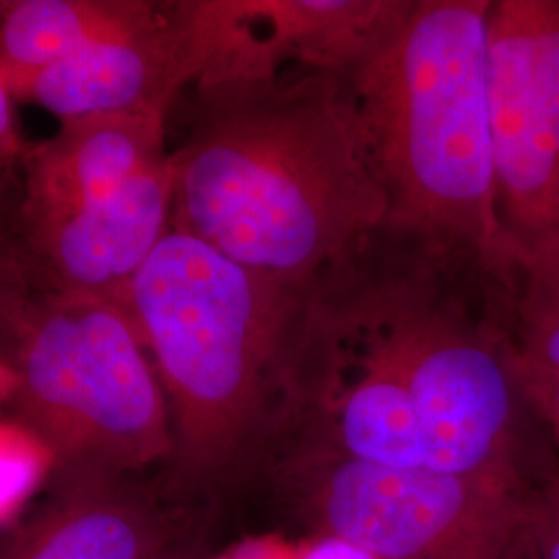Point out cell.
Segmentation results:
<instances>
[{"label":"cell","instance_id":"obj_14","mask_svg":"<svg viewBox=\"0 0 559 559\" xmlns=\"http://www.w3.org/2000/svg\"><path fill=\"white\" fill-rule=\"evenodd\" d=\"M160 0H7L0 2V80L11 96L90 41L150 20Z\"/></svg>","mask_w":559,"mask_h":559},{"label":"cell","instance_id":"obj_13","mask_svg":"<svg viewBox=\"0 0 559 559\" xmlns=\"http://www.w3.org/2000/svg\"><path fill=\"white\" fill-rule=\"evenodd\" d=\"M510 247L508 360L559 456V230Z\"/></svg>","mask_w":559,"mask_h":559},{"label":"cell","instance_id":"obj_1","mask_svg":"<svg viewBox=\"0 0 559 559\" xmlns=\"http://www.w3.org/2000/svg\"><path fill=\"white\" fill-rule=\"evenodd\" d=\"M506 272L385 224L309 288L295 388L399 406L431 471L528 485L549 443L508 360Z\"/></svg>","mask_w":559,"mask_h":559},{"label":"cell","instance_id":"obj_6","mask_svg":"<svg viewBox=\"0 0 559 559\" xmlns=\"http://www.w3.org/2000/svg\"><path fill=\"white\" fill-rule=\"evenodd\" d=\"M258 479L305 506L320 535L376 559H512L537 493L501 480L353 459L300 431L280 436Z\"/></svg>","mask_w":559,"mask_h":559},{"label":"cell","instance_id":"obj_11","mask_svg":"<svg viewBox=\"0 0 559 559\" xmlns=\"http://www.w3.org/2000/svg\"><path fill=\"white\" fill-rule=\"evenodd\" d=\"M173 540V520L141 477L67 475L0 539V559H152Z\"/></svg>","mask_w":559,"mask_h":559},{"label":"cell","instance_id":"obj_12","mask_svg":"<svg viewBox=\"0 0 559 559\" xmlns=\"http://www.w3.org/2000/svg\"><path fill=\"white\" fill-rule=\"evenodd\" d=\"M168 117L110 112L62 120L59 131L29 143L17 216L62 212L117 193L168 160Z\"/></svg>","mask_w":559,"mask_h":559},{"label":"cell","instance_id":"obj_7","mask_svg":"<svg viewBox=\"0 0 559 559\" xmlns=\"http://www.w3.org/2000/svg\"><path fill=\"white\" fill-rule=\"evenodd\" d=\"M487 104L506 239L559 230V0H491Z\"/></svg>","mask_w":559,"mask_h":559},{"label":"cell","instance_id":"obj_15","mask_svg":"<svg viewBox=\"0 0 559 559\" xmlns=\"http://www.w3.org/2000/svg\"><path fill=\"white\" fill-rule=\"evenodd\" d=\"M44 293L48 290L21 245L17 222H0V359L4 362Z\"/></svg>","mask_w":559,"mask_h":559},{"label":"cell","instance_id":"obj_3","mask_svg":"<svg viewBox=\"0 0 559 559\" xmlns=\"http://www.w3.org/2000/svg\"><path fill=\"white\" fill-rule=\"evenodd\" d=\"M307 297L177 228L145 261L127 305L170 413L168 491L214 498L255 480L290 415Z\"/></svg>","mask_w":559,"mask_h":559},{"label":"cell","instance_id":"obj_4","mask_svg":"<svg viewBox=\"0 0 559 559\" xmlns=\"http://www.w3.org/2000/svg\"><path fill=\"white\" fill-rule=\"evenodd\" d=\"M491 0H406L340 75L390 226L508 267L487 104Z\"/></svg>","mask_w":559,"mask_h":559},{"label":"cell","instance_id":"obj_16","mask_svg":"<svg viewBox=\"0 0 559 559\" xmlns=\"http://www.w3.org/2000/svg\"><path fill=\"white\" fill-rule=\"evenodd\" d=\"M512 559H559V466L528 503Z\"/></svg>","mask_w":559,"mask_h":559},{"label":"cell","instance_id":"obj_18","mask_svg":"<svg viewBox=\"0 0 559 559\" xmlns=\"http://www.w3.org/2000/svg\"><path fill=\"white\" fill-rule=\"evenodd\" d=\"M152 559H200L198 551L185 543H180L179 539L173 540L168 547H164L158 556H154Z\"/></svg>","mask_w":559,"mask_h":559},{"label":"cell","instance_id":"obj_2","mask_svg":"<svg viewBox=\"0 0 559 559\" xmlns=\"http://www.w3.org/2000/svg\"><path fill=\"white\" fill-rule=\"evenodd\" d=\"M170 160L173 228L288 286L311 288L390 221L340 75L193 92Z\"/></svg>","mask_w":559,"mask_h":559},{"label":"cell","instance_id":"obj_9","mask_svg":"<svg viewBox=\"0 0 559 559\" xmlns=\"http://www.w3.org/2000/svg\"><path fill=\"white\" fill-rule=\"evenodd\" d=\"M173 205L168 156L104 200L17 216V235L46 290L127 302L133 280L173 228Z\"/></svg>","mask_w":559,"mask_h":559},{"label":"cell","instance_id":"obj_8","mask_svg":"<svg viewBox=\"0 0 559 559\" xmlns=\"http://www.w3.org/2000/svg\"><path fill=\"white\" fill-rule=\"evenodd\" d=\"M406 0H179L189 92L261 85L297 71L342 75Z\"/></svg>","mask_w":559,"mask_h":559},{"label":"cell","instance_id":"obj_10","mask_svg":"<svg viewBox=\"0 0 559 559\" xmlns=\"http://www.w3.org/2000/svg\"><path fill=\"white\" fill-rule=\"evenodd\" d=\"M189 85L179 0H160L150 20L85 44L25 81L13 98L38 104L60 122L110 112L170 117Z\"/></svg>","mask_w":559,"mask_h":559},{"label":"cell","instance_id":"obj_5","mask_svg":"<svg viewBox=\"0 0 559 559\" xmlns=\"http://www.w3.org/2000/svg\"><path fill=\"white\" fill-rule=\"evenodd\" d=\"M7 367L55 477H141L173 459L166 396L127 302L44 293Z\"/></svg>","mask_w":559,"mask_h":559},{"label":"cell","instance_id":"obj_17","mask_svg":"<svg viewBox=\"0 0 559 559\" xmlns=\"http://www.w3.org/2000/svg\"><path fill=\"white\" fill-rule=\"evenodd\" d=\"M299 559H376L371 554L362 551L357 545L346 543V540L336 539L320 535L311 545L305 547Z\"/></svg>","mask_w":559,"mask_h":559}]
</instances>
